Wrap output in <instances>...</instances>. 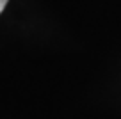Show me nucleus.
<instances>
[{
	"mask_svg": "<svg viewBox=\"0 0 121 119\" xmlns=\"http://www.w3.org/2000/svg\"><path fill=\"white\" fill-rule=\"evenodd\" d=\"M7 5V0H0V13L4 11V7Z\"/></svg>",
	"mask_w": 121,
	"mask_h": 119,
	"instance_id": "obj_1",
	"label": "nucleus"
}]
</instances>
